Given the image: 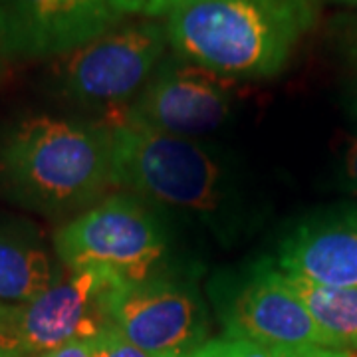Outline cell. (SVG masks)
Returning a JSON list of instances; mask_svg holds the SVG:
<instances>
[{"label":"cell","mask_w":357,"mask_h":357,"mask_svg":"<svg viewBox=\"0 0 357 357\" xmlns=\"http://www.w3.org/2000/svg\"><path fill=\"white\" fill-rule=\"evenodd\" d=\"M114 183L163 215L203 227L225 246L255 225L252 197L220 151L199 139L114 123Z\"/></svg>","instance_id":"cell-1"},{"label":"cell","mask_w":357,"mask_h":357,"mask_svg":"<svg viewBox=\"0 0 357 357\" xmlns=\"http://www.w3.org/2000/svg\"><path fill=\"white\" fill-rule=\"evenodd\" d=\"M112 128L30 115L0 131V195L42 217L79 215L114 187Z\"/></svg>","instance_id":"cell-2"},{"label":"cell","mask_w":357,"mask_h":357,"mask_svg":"<svg viewBox=\"0 0 357 357\" xmlns=\"http://www.w3.org/2000/svg\"><path fill=\"white\" fill-rule=\"evenodd\" d=\"M319 18V0H189L165 18L171 50L227 79L274 77Z\"/></svg>","instance_id":"cell-3"},{"label":"cell","mask_w":357,"mask_h":357,"mask_svg":"<svg viewBox=\"0 0 357 357\" xmlns=\"http://www.w3.org/2000/svg\"><path fill=\"white\" fill-rule=\"evenodd\" d=\"M66 270L100 268L123 282L189 272L173 241L171 220L133 192H115L70 218L54 234Z\"/></svg>","instance_id":"cell-4"},{"label":"cell","mask_w":357,"mask_h":357,"mask_svg":"<svg viewBox=\"0 0 357 357\" xmlns=\"http://www.w3.org/2000/svg\"><path fill=\"white\" fill-rule=\"evenodd\" d=\"M171 50L165 20L137 18L54 60L52 86L66 102L105 112L119 123Z\"/></svg>","instance_id":"cell-5"},{"label":"cell","mask_w":357,"mask_h":357,"mask_svg":"<svg viewBox=\"0 0 357 357\" xmlns=\"http://www.w3.org/2000/svg\"><path fill=\"white\" fill-rule=\"evenodd\" d=\"M225 340L256 347H333L310 316L274 260H260L238 272L218 274L208 286Z\"/></svg>","instance_id":"cell-6"},{"label":"cell","mask_w":357,"mask_h":357,"mask_svg":"<svg viewBox=\"0 0 357 357\" xmlns=\"http://www.w3.org/2000/svg\"><path fill=\"white\" fill-rule=\"evenodd\" d=\"M107 324L151 357H191L208 344L195 270L121 284L107 300Z\"/></svg>","instance_id":"cell-7"},{"label":"cell","mask_w":357,"mask_h":357,"mask_svg":"<svg viewBox=\"0 0 357 357\" xmlns=\"http://www.w3.org/2000/svg\"><path fill=\"white\" fill-rule=\"evenodd\" d=\"M234 96L232 79L169 52L121 121L165 135L199 139L227 123Z\"/></svg>","instance_id":"cell-8"},{"label":"cell","mask_w":357,"mask_h":357,"mask_svg":"<svg viewBox=\"0 0 357 357\" xmlns=\"http://www.w3.org/2000/svg\"><path fill=\"white\" fill-rule=\"evenodd\" d=\"M121 22L114 0H0V52L56 60Z\"/></svg>","instance_id":"cell-9"},{"label":"cell","mask_w":357,"mask_h":357,"mask_svg":"<svg viewBox=\"0 0 357 357\" xmlns=\"http://www.w3.org/2000/svg\"><path fill=\"white\" fill-rule=\"evenodd\" d=\"M126 282L100 268L66 270L46 292L18 306L26 357L79 340H91L107 324V300Z\"/></svg>","instance_id":"cell-10"},{"label":"cell","mask_w":357,"mask_h":357,"mask_svg":"<svg viewBox=\"0 0 357 357\" xmlns=\"http://www.w3.org/2000/svg\"><path fill=\"white\" fill-rule=\"evenodd\" d=\"M274 264L321 286H357V206L302 218L282 236Z\"/></svg>","instance_id":"cell-11"},{"label":"cell","mask_w":357,"mask_h":357,"mask_svg":"<svg viewBox=\"0 0 357 357\" xmlns=\"http://www.w3.org/2000/svg\"><path fill=\"white\" fill-rule=\"evenodd\" d=\"M58 256L26 229H0V302L22 306L64 278Z\"/></svg>","instance_id":"cell-12"},{"label":"cell","mask_w":357,"mask_h":357,"mask_svg":"<svg viewBox=\"0 0 357 357\" xmlns=\"http://www.w3.org/2000/svg\"><path fill=\"white\" fill-rule=\"evenodd\" d=\"M284 274V272H282ZM310 316L340 349H357V286L337 288L284 274Z\"/></svg>","instance_id":"cell-13"},{"label":"cell","mask_w":357,"mask_h":357,"mask_svg":"<svg viewBox=\"0 0 357 357\" xmlns=\"http://www.w3.org/2000/svg\"><path fill=\"white\" fill-rule=\"evenodd\" d=\"M88 344L93 357H151L112 326H105L98 335L88 340Z\"/></svg>","instance_id":"cell-14"},{"label":"cell","mask_w":357,"mask_h":357,"mask_svg":"<svg viewBox=\"0 0 357 357\" xmlns=\"http://www.w3.org/2000/svg\"><path fill=\"white\" fill-rule=\"evenodd\" d=\"M0 357H26L20 326L18 306L0 302Z\"/></svg>","instance_id":"cell-15"},{"label":"cell","mask_w":357,"mask_h":357,"mask_svg":"<svg viewBox=\"0 0 357 357\" xmlns=\"http://www.w3.org/2000/svg\"><path fill=\"white\" fill-rule=\"evenodd\" d=\"M189 0H114L115 8L123 16H137V18H155L165 20L173 10L183 6Z\"/></svg>","instance_id":"cell-16"},{"label":"cell","mask_w":357,"mask_h":357,"mask_svg":"<svg viewBox=\"0 0 357 357\" xmlns=\"http://www.w3.org/2000/svg\"><path fill=\"white\" fill-rule=\"evenodd\" d=\"M191 357H260V347L244 342H230V340H215L204 344Z\"/></svg>","instance_id":"cell-17"},{"label":"cell","mask_w":357,"mask_h":357,"mask_svg":"<svg viewBox=\"0 0 357 357\" xmlns=\"http://www.w3.org/2000/svg\"><path fill=\"white\" fill-rule=\"evenodd\" d=\"M260 357H357L356 351L349 349H333V347H260Z\"/></svg>","instance_id":"cell-18"},{"label":"cell","mask_w":357,"mask_h":357,"mask_svg":"<svg viewBox=\"0 0 357 357\" xmlns=\"http://www.w3.org/2000/svg\"><path fill=\"white\" fill-rule=\"evenodd\" d=\"M34 357H93L91 356V349H89L88 340H79V342H72V344H66L62 347H56L50 349L46 354H40Z\"/></svg>","instance_id":"cell-19"},{"label":"cell","mask_w":357,"mask_h":357,"mask_svg":"<svg viewBox=\"0 0 357 357\" xmlns=\"http://www.w3.org/2000/svg\"><path fill=\"white\" fill-rule=\"evenodd\" d=\"M342 40H344L345 50L357 62V16L347 18L342 26Z\"/></svg>","instance_id":"cell-20"},{"label":"cell","mask_w":357,"mask_h":357,"mask_svg":"<svg viewBox=\"0 0 357 357\" xmlns=\"http://www.w3.org/2000/svg\"><path fill=\"white\" fill-rule=\"evenodd\" d=\"M345 175L351 183L357 185V139L351 141V145L347 147L345 153Z\"/></svg>","instance_id":"cell-21"},{"label":"cell","mask_w":357,"mask_h":357,"mask_svg":"<svg viewBox=\"0 0 357 357\" xmlns=\"http://www.w3.org/2000/svg\"><path fill=\"white\" fill-rule=\"evenodd\" d=\"M337 4H345V6H357V0H332Z\"/></svg>","instance_id":"cell-22"},{"label":"cell","mask_w":357,"mask_h":357,"mask_svg":"<svg viewBox=\"0 0 357 357\" xmlns=\"http://www.w3.org/2000/svg\"><path fill=\"white\" fill-rule=\"evenodd\" d=\"M354 114H356L357 117V93H356V102H354Z\"/></svg>","instance_id":"cell-23"}]
</instances>
